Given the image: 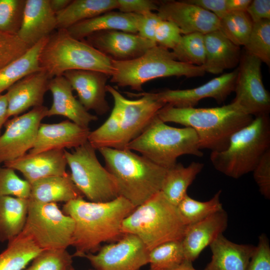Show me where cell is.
I'll use <instances>...</instances> for the list:
<instances>
[{
	"label": "cell",
	"instance_id": "6da1fadb",
	"mask_svg": "<svg viewBox=\"0 0 270 270\" xmlns=\"http://www.w3.org/2000/svg\"><path fill=\"white\" fill-rule=\"evenodd\" d=\"M134 208L121 196L106 202L86 201L80 198L65 203L62 211L74 222L71 245L76 248L73 256L96 253L102 243L120 239L124 234L122 222Z\"/></svg>",
	"mask_w": 270,
	"mask_h": 270
},
{
	"label": "cell",
	"instance_id": "7a4b0ae2",
	"mask_svg": "<svg viewBox=\"0 0 270 270\" xmlns=\"http://www.w3.org/2000/svg\"><path fill=\"white\" fill-rule=\"evenodd\" d=\"M106 89L113 98V108L104 122L90 132L88 142L96 150L102 148L126 149L166 104L159 100L154 93L126 92L130 97L138 98L129 100L110 85H107Z\"/></svg>",
	"mask_w": 270,
	"mask_h": 270
},
{
	"label": "cell",
	"instance_id": "3957f363",
	"mask_svg": "<svg viewBox=\"0 0 270 270\" xmlns=\"http://www.w3.org/2000/svg\"><path fill=\"white\" fill-rule=\"evenodd\" d=\"M157 116L165 123L172 122L192 128L198 136L200 150L212 152L225 150L232 136L254 119L232 102L208 108H177L166 104Z\"/></svg>",
	"mask_w": 270,
	"mask_h": 270
},
{
	"label": "cell",
	"instance_id": "277c9868",
	"mask_svg": "<svg viewBox=\"0 0 270 270\" xmlns=\"http://www.w3.org/2000/svg\"><path fill=\"white\" fill-rule=\"evenodd\" d=\"M115 182L118 196L134 208L161 190L167 169L128 149H98Z\"/></svg>",
	"mask_w": 270,
	"mask_h": 270
},
{
	"label": "cell",
	"instance_id": "5b68a950",
	"mask_svg": "<svg viewBox=\"0 0 270 270\" xmlns=\"http://www.w3.org/2000/svg\"><path fill=\"white\" fill-rule=\"evenodd\" d=\"M186 226L177 206L160 191L135 208L123 220L122 231L138 236L149 251L167 242L181 240Z\"/></svg>",
	"mask_w": 270,
	"mask_h": 270
},
{
	"label": "cell",
	"instance_id": "8992f818",
	"mask_svg": "<svg viewBox=\"0 0 270 270\" xmlns=\"http://www.w3.org/2000/svg\"><path fill=\"white\" fill-rule=\"evenodd\" d=\"M113 72L110 82L120 87L142 91V85L152 80L170 76L187 78L203 76V66L177 60L172 51L158 44L141 56L129 60H112Z\"/></svg>",
	"mask_w": 270,
	"mask_h": 270
},
{
	"label": "cell",
	"instance_id": "52a82bcc",
	"mask_svg": "<svg viewBox=\"0 0 270 270\" xmlns=\"http://www.w3.org/2000/svg\"><path fill=\"white\" fill-rule=\"evenodd\" d=\"M269 149L270 120L268 114L262 115L234 132L225 150L212 152L210 160L217 170L237 179L252 172Z\"/></svg>",
	"mask_w": 270,
	"mask_h": 270
},
{
	"label": "cell",
	"instance_id": "ba28073f",
	"mask_svg": "<svg viewBox=\"0 0 270 270\" xmlns=\"http://www.w3.org/2000/svg\"><path fill=\"white\" fill-rule=\"evenodd\" d=\"M39 62L50 79L70 70L97 71L110 77L113 72L110 58L84 40L72 37L66 30L59 29L48 36Z\"/></svg>",
	"mask_w": 270,
	"mask_h": 270
},
{
	"label": "cell",
	"instance_id": "9c48e42d",
	"mask_svg": "<svg viewBox=\"0 0 270 270\" xmlns=\"http://www.w3.org/2000/svg\"><path fill=\"white\" fill-rule=\"evenodd\" d=\"M166 169L177 163L180 156H202L198 136L191 128H174L156 116L147 128L126 146Z\"/></svg>",
	"mask_w": 270,
	"mask_h": 270
},
{
	"label": "cell",
	"instance_id": "30bf717a",
	"mask_svg": "<svg viewBox=\"0 0 270 270\" xmlns=\"http://www.w3.org/2000/svg\"><path fill=\"white\" fill-rule=\"evenodd\" d=\"M64 154L70 178L84 196L92 202H106L118 196L114 178L102 166L96 149L88 141Z\"/></svg>",
	"mask_w": 270,
	"mask_h": 270
},
{
	"label": "cell",
	"instance_id": "8fae6325",
	"mask_svg": "<svg viewBox=\"0 0 270 270\" xmlns=\"http://www.w3.org/2000/svg\"><path fill=\"white\" fill-rule=\"evenodd\" d=\"M74 230L72 218L56 203H41L29 198L26 222L22 232L30 236L42 250L67 248Z\"/></svg>",
	"mask_w": 270,
	"mask_h": 270
},
{
	"label": "cell",
	"instance_id": "7c38bea8",
	"mask_svg": "<svg viewBox=\"0 0 270 270\" xmlns=\"http://www.w3.org/2000/svg\"><path fill=\"white\" fill-rule=\"evenodd\" d=\"M262 62L246 51L241 55L232 102L246 114L257 116L268 115L270 95L262 80Z\"/></svg>",
	"mask_w": 270,
	"mask_h": 270
},
{
	"label": "cell",
	"instance_id": "4fadbf2b",
	"mask_svg": "<svg viewBox=\"0 0 270 270\" xmlns=\"http://www.w3.org/2000/svg\"><path fill=\"white\" fill-rule=\"evenodd\" d=\"M48 110L43 105L36 106L6 122L5 130L0 136V164L24 156L32 148Z\"/></svg>",
	"mask_w": 270,
	"mask_h": 270
},
{
	"label": "cell",
	"instance_id": "5bb4252c",
	"mask_svg": "<svg viewBox=\"0 0 270 270\" xmlns=\"http://www.w3.org/2000/svg\"><path fill=\"white\" fill-rule=\"evenodd\" d=\"M148 250L136 236L126 234L114 242L101 246L87 258L96 270H140L148 264Z\"/></svg>",
	"mask_w": 270,
	"mask_h": 270
},
{
	"label": "cell",
	"instance_id": "9a60e30c",
	"mask_svg": "<svg viewBox=\"0 0 270 270\" xmlns=\"http://www.w3.org/2000/svg\"><path fill=\"white\" fill-rule=\"evenodd\" d=\"M86 43L112 60L126 61L136 58L156 43L138 34L117 30L95 32L84 40Z\"/></svg>",
	"mask_w": 270,
	"mask_h": 270
},
{
	"label": "cell",
	"instance_id": "2e32d148",
	"mask_svg": "<svg viewBox=\"0 0 270 270\" xmlns=\"http://www.w3.org/2000/svg\"><path fill=\"white\" fill-rule=\"evenodd\" d=\"M238 69L212 79L199 86L185 90H166L154 93L164 103L177 108H193L205 98L214 99L218 104L224 102L234 91Z\"/></svg>",
	"mask_w": 270,
	"mask_h": 270
},
{
	"label": "cell",
	"instance_id": "e0dca14e",
	"mask_svg": "<svg viewBox=\"0 0 270 270\" xmlns=\"http://www.w3.org/2000/svg\"><path fill=\"white\" fill-rule=\"evenodd\" d=\"M156 11L162 20L174 24L182 35L205 34L219 28L220 19L215 14L186 0L159 2Z\"/></svg>",
	"mask_w": 270,
	"mask_h": 270
},
{
	"label": "cell",
	"instance_id": "ac0fdd59",
	"mask_svg": "<svg viewBox=\"0 0 270 270\" xmlns=\"http://www.w3.org/2000/svg\"><path fill=\"white\" fill-rule=\"evenodd\" d=\"M63 76L68 80L84 108L92 110L103 115L110 110L106 98V82L110 76L106 74L88 70H70Z\"/></svg>",
	"mask_w": 270,
	"mask_h": 270
},
{
	"label": "cell",
	"instance_id": "d6986e66",
	"mask_svg": "<svg viewBox=\"0 0 270 270\" xmlns=\"http://www.w3.org/2000/svg\"><path fill=\"white\" fill-rule=\"evenodd\" d=\"M90 132L89 128L68 120L52 124L41 123L35 142L28 153L76 148L88 141Z\"/></svg>",
	"mask_w": 270,
	"mask_h": 270
},
{
	"label": "cell",
	"instance_id": "ffe728a7",
	"mask_svg": "<svg viewBox=\"0 0 270 270\" xmlns=\"http://www.w3.org/2000/svg\"><path fill=\"white\" fill-rule=\"evenodd\" d=\"M67 162L64 150H52L36 154H26L4 166L20 172L30 184L46 177L65 176Z\"/></svg>",
	"mask_w": 270,
	"mask_h": 270
},
{
	"label": "cell",
	"instance_id": "44dd1931",
	"mask_svg": "<svg viewBox=\"0 0 270 270\" xmlns=\"http://www.w3.org/2000/svg\"><path fill=\"white\" fill-rule=\"evenodd\" d=\"M50 80L41 70L26 76L10 86L6 94L8 118L18 116L30 108L42 106Z\"/></svg>",
	"mask_w": 270,
	"mask_h": 270
},
{
	"label": "cell",
	"instance_id": "7402d4cb",
	"mask_svg": "<svg viewBox=\"0 0 270 270\" xmlns=\"http://www.w3.org/2000/svg\"><path fill=\"white\" fill-rule=\"evenodd\" d=\"M228 226V215L224 210L187 226L182 240L185 260H195L202 251L222 234Z\"/></svg>",
	"mask_w": 270,
	"mask_h": 270
},
{
	"label": "cell",
	"instance_id": "603a6c76",
	"mask_svg": "<svg viewBox=\"0 0 270 270\" xmlns=\"http://www.w3.org/2000/svg\"><path fill=\"white\" fill-rule=\"evenodd\" d=\"M56 14L49 0H26L20 28L17 34L30 47L49 36L56 29Z\"/></svg>",
	"mask_w": 270,
	"mask_h": 270
},
{
	"label": "cell",
	"instance_id": "cb8c5ba5",
	"mask_svg": "<svg viewBox=\"0 0 270 270\" xmlns=\"http://www.w3.org/2000/svg\"><path fill=\"white\" fill-rule=\"evenodd\" d=\"M48 90L52 94V104L48 108L47 116H64L86 128L98 120L96 116L90 114L75 98L71 85L63 75L50 80Z\"/></svg>",
	"mask_w": 270,
	"mask_h": 270
},
{
	"label": "cell",
	"instance_id": "d4e9b609",
	"mask_svg": "<svg viewBox=\"0 0 270 270\" xmlns=\"http://www.w3.org/2000/svg\"><path fill=\"white\" fill-rule=\"evenodd\" d=\"M206 60L204 70L214 74H220L226 69L239 64L240 46L230 40L218 30L204 34Z\"/></svg>",
	"mask_w": 270,
	"mask_h": 270
},
{
	"label": "cell",
	"instance_id": "484cf974",
	"mask_svg": "<svg viewBox=\"0 0 270 270\" xmlns=\"http://www.w3.org/2000/svg\"><path fill=\"white\" fill-rule=\"evenodd\" d=\"M210 262L204 270H246L256 246L238 244L227 239L223 234L210 245Z\"/></svg>",
	"mask_w": 270,
	"mask_h": 270
},
{
	"label": "cell",
	"instance_id": "4316f807",
	"mask_svg": "<svg viewBox=\"0 0 270 270\" xmlns=\"http://www.w3.org/2000/svg\"><path fill=\"white\" fill-rule=\"evenodd\" d=\"M139 17L138 14L112 10L78 22L66 30L72 37L78 40L103 30H117L138 34Z\"/></svg>",
	"mask_w": 270,
	"mask_h": 270
},
{
	"label": "cell",
	"instance_id": "83f0119b",
	"mask_svg": "<svg viewBox=\"0 0 270 270\" xmlns=\"http://www.w3.org/2000/svg\"><path fill=\"white\" fill-rule=\"evenodd\" d=\"M30 199L41 203L68 202L84 196L72 180L70 174L39 179L30 184Z\"/></svg>",
	"mask_w": 270,
	"mask_h": 270
},
{
	"label": "cell",
	"instance_id": "f1b7e54d",
	"mask_svg": "<svg viewBox=\"0 0 270 270\" xmlns=\"http://www.w3.org/2000/svg\"><path fill=\"white\" fill-rule=\"evenodd\" d=\"M29 198L0 196V242H9L22 232L27 218Z\"/></svg>",
	"mask_w": 270,
	"mask_h": 270
},
{
	"label": "cell",
	"instance_id": "f546056e",
	"mask_svg": "<svg viewBox=\"0 0 270 270\" xmlns=\"http://www.w3.org/2000/svg\"><path fill=\"white\" fill-rule=\"evenodd\" d=\"M116 0H74L56 14V29L66 30L80 22L117 9Z\"/></svg>",
	"mask_w": 270,
	"mask_h": 270
},
{
	"label": "cell",
	"instance_id": "4dcf8cb0",
	"mask_svg": "<svg viewBox=\"0 0 270 270\" xmlns=\"http://www.w3.org/2000/svg\"><path fill=\"white\" fill-rule=\"evenodd\" d=\"M204 166L203 164L196 162H192L187 166L176 163L167 169L160 192L171 203L176 206L187 194V189Z\"/></svg>",
	"mask_w": 270,
	"mask_h": 270
},
{
	"label": "cell",
	"instance_id": "1f68e13d",
	"mask_svg": "<svg viewBox=\"0 0 270 270\" xmlns=\"http://www.w3.org/2000/svg\"><path fill=\"white\" fill-rule=\"evenodd\" d=\"M48 38L42 40L24 54L0 69V94L26 76L42 70L39 58Z\"/></svg>",
	"mask_w": 270,
	"mask_h": 270
},
{
	"label": "cell",
	"instance_id": "d6a6232c",
	"mask_svg": "<svg viewBox=\"0 0 270 270\" xmlns=\"http://www.w3.org/2000/svg\"><path fill=\"white\" fill-rule=\"evenodd\" d=\"M0 253V270H24L43 250L22 232L8 242Z\"/></svg>",
	"mask_w": 270,
	"mask_h": 270
},
{
	"label": "cell",
	"instance_id": "836d02e7",
	"mask_svg": "<svg viewBox=\"0 0 270 270\" xmlns=\"http://www.w3.org/2000/svg\"><path fill=\"white\" fill-rule=\"evenodd\" d=\"M218 190L210 200L200 202L190 198L186 194L176 206L184 222L188 226L200 222L223 209Z\"/></svg>",
	"mask_w": 270,
	"mask_h": 270
},
{
	"label": "cell",
	"instance_id": "e575fe53",
	"mask_svg": "<svg viewBox=\"0 0 270 270\" xmlns=\"http://www.w3.org/2000/svg\"><path fill=\"white\" fill-rule=\"evenodd\" d=\"M253 24L246 12H229L220 19L218 30L234 44L244 46Z\"/></svg>",
	"mask_w": 270,
	"mask_h": 270
},
{
	"label": "cell",
	"instance_id": "d590c367",
	"mask_svg": "<svg viewBox=\"0 0 270 270\" xmlns=\"http://www.w3.org/2000/svg\"><path fill=\"white\" fill-rule=\"evenodd\" d=\"M149 270H168L185 260L181 240L169 241L148 251Z\"/></svg>",
	"mask_w": 270,
	"mask_h": 270
},
{
	"label": "cell",
	"instance_id": "8d00e7d4",
	"mask_svg": "<svg viewBox=\"0 0 270 270\" xmlns=\"http://www.w3.org/2000/svg\"><path fill=\"white\" fill-rule=\"evenodd\" d=\"M172 52L180 62L202 66L206 60L204 34L194 32L182 35Z\"/></svg>",
	"mask_w": 270,
	"mask_h": 270
},
{
	"label": "cell",
	"instance_id": "74e56055",
	"mask_svg": "<svg viewBox=\"0 0 270 270\" xmlns=\"http://www.w3.org/2000/svg\"><path fill=\"white\" fill-rule=\"evenodd\" d=\"M246 52L268 66L270 64V20L254 22Z\"/></svg>",
	"mask_w": 270,
	"mask_h": 270
},
{
	"label": "cell",
	"instance_id": "f35d334b",
	"mask_svg": "<svg viewBox=\"0 0 270 270\" xmlns=\"http://www.w3.org/2000/svg\"><path fill=\"white\" fill-rule=\"evenodd\" d=\"M72 257L66 248L43 250L24 270H68L72 266Z\"/></svg>",
	"mask_w": 270,
	"mask_h": 270
},
{
	"label": "cell",
	"instance_id": "ab89813d",
	"mask_svg": "<svg viewBox=\"0 0 270 270\" xmlns=\"http://www.w3.org/2000/svg\"><path fill=\"white\" fill-rule=\"evenodd\" d=\"M26 0H0V30L17 34Z\"/></svg>",
	"mask_w": 270,
	"mask_h": 270
},
{
	"label": "cell",
	"instance_id": "60d3db41",
	"mask_svg": "<svg viewBox=\"0 0 270 270\" xmlns=\"http://www.w3.org/2000/svg\"><path fill=\"white\" fill-rule=\"evenodd\" d=\"M30 189V184L19 178L14 170L2 167L0 164V196H12L28 199Z\"/></svg>",
	"mask_w": 270,
	"mask_h": 270
},
{
	"label": "cell",
	"instance_id": "b9f144b4",
	"mask_svg": "<svg viewBox=\"0 0 270 270\" xmlns=\"http://www.w3.org/2000/svg\"><path fill=\"white\" fill-rule=\"evenodd\" d=\"M30 48L17 34L0 30V69L24 54Z\"/></svg>",
	"mask_w": 270,
	"mask_h": 270
},
{
	"label": "cell",
	"instance_id": "7bdbcfd3",
	"mask_svg": "<svg viewBox=\"0 0 270 270\" xmlns=\"http://www.w3.org/2000/svg\"><path fill=\"white\" fill-rule=\"evenodd\" d=\"M182 35L180 30L174 24L162 20L156 28L154 42L160 46L172 50L179 42Z\"/></svg>",
	"mask_w": 270,
	"mask_h": 270
},
{
	"label": "cell",
	"instance_id": "ee69618b",
	"mask_svg": "<svg viewBox=\"0 0 270 270\" xmlns=\"http://www.w3.org/2000/svg\"><path fill=\"white\" fill-rule=\"evenodd\" d=\"M246 270H270V244L264 234L258 237V242Z\"/></svg>",
	"mask_w": 270,
	"mask_h": 270
},
{
	"label": "cell",
	"instance_id": "f6af8a7d",
	"mask_svg": "<svg viewBox=\"0 0 270 270\" xmlns=\"http://www.w3.org/2000/svg\"><path fill=\"white\" fill-rule=\"evenodd\" d=\"M260 192L265 198H270V149L262 156L252 171Z\"/></svg>",
	"mask_w": 270,
	"mask_h": 270
},
{
	"label": "cell",
	"instance_id": "bcb514c9",
	"mask_svg": "<svg viewBox=\"0 0 270 270\" xmlns=\"http://www.w3.org/2000/svg\"><path fill=\"white\" fill-rule=\"evenodd\" d=\"M117 9L124 13L142 14L157 10L159 2L152 0H116Z\"/></svg>",
	"mask_w": 270,
	"mask_h": 270
},
{
	"label": "cell",
	"instance_id": "7dc6e473",
	"mask_svg": "<svg viewBox=\"0 0 270 270\" xmlns=\"http://www.w3.org/2000/svg\"><path fill=\"white\" fill-rule=\"evenodd\" d=\"M161 20H162L157 13L153 12L140 14L138 34L146 39L154 42L155 32Z\"/></svg>",
	"mask_w": 270,
	"mask_h": 270
},
{
	"label": "cell",
	"instance_id": "c3c4849f",
	"mask_svg": "<svg viewBox=\"0 0 270 270\" xmlns=\"http://www.w3.org/2000/svg\"><path fill=\"white\" fill-rule=\"evenodd\" d=\"M246 12L253 23L264 20H270V0H252Z\"/></svg>",
	"mask_w": 270,
	"mask_h": 270
},
{
	"label": "cell",
	"instance_id": "681fc988",
	"mask_svg": "<svg viewBox=\"0 0 270 270\" xmlns=\"http://www.w3.org/2000/svg\"><path fill=\"white\" fill-rule=\"evenodd\" d=\"M186 1L213 13L219 19L228 12L226 6V0H187Z\"/></svg>",
	"mask_w": 270,
	"mask_h": 270
},
{
	"label": "cell",
	"instance_id": "f907efd6",
	"mask_svg": "<svg viewBox=\"0 0 270 270\" xmlns=\"http://www.w3.org/2000/svg\"><path fill=\"white\" fill-rule=\"evenodd\" d=\"M252 0H226L227 11L246 12Z\"/></svg>",
	"mask_w": 270,
	"mask_h": 270
},
{
	"label": "cell",
	"instance_id": "816d5d0a",
	"mask_svg": "<svg viewBox=\"0 0 270 270\" xmlns=\"http://www.w3.org/2000/svg\"><path fill=\"white\" fill-rule=\"evenodd\" d=\"M8 101L6 94H0V128L8 120Z\"/></svg>",
	"mask_w": 270,
	"mask_h": 270
},
{
	"label": "cell",
	"instance_id": "f5cc1de1",
	"mask_svg": "<svg viewBox=\"0 0 270 270\" xmlns=\"http://www.w3.org/2000/svg\"><path fill=\"white\" fill-rule=\"evenodd\" d=\"M71 2V0H49L50 6L56 14L64 10Z\"/></svg>",
	"mask_w": 270,
	"mask_h": 270
},
{
	"label": "cell",
	"instance_id": "db71d44e",
	"mask_svg": "<svg viewBox=\"0 0 270 270\" xmlns=\"http://www.w3.org/2000/svg\"><path fill=\"white\" fill-rule=\"evenodd\" d=\"M168 270H198L196 269L193 265L192 262L187 260H184L180 264Z\"/></svg>",
	"mask_w": 270,
	"mask_h": 270
},
{
	"label": "cell",
	"instance_id": "11a10c76",
	"mask_svg": "<svg viewBox=\"0 0 270 270\" xmlns=\"http://www.w3.org/2000/svg\"><path fill=\"white\" fill-rule=\"evenodd\" d=\"M68 270H76L72 266ZM96 270L94 269V270Z\"/></svg>",
	"mask_w": 270,
	"mask_h": 270
},
{
	"label": "cell",
	"instance_id": "9f6ffc18",
	"mask_svg": "<svg viewBox=\"0 0 270 270\" xmlns=\"http://www.w3.org/2000/svg\"><path fill=\"white\" fill-rule=\"evenodd\" d=\"M1 128H0V136L1 135Z\"/></svg>",
	"mask_w": 270,
	"mask_h": 270
}]
</instances>
